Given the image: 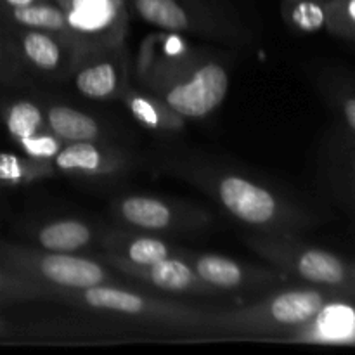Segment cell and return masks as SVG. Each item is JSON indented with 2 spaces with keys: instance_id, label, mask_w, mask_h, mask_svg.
<instances>
[{
  "instance_id": "1",
  "label": "cell",
  "mask_w": 355,
  "mask_h": 355,
  "mask_svg": "<svg viewBox=\"0 0 355 355\" xmlns=\"http://www.w3.org/2000/svg\"><path fill=\"white\" fill-rule=\"evenodd\" d=\"M333 298L321 288L284 290L272 297L234 311H215L208 329L232 335H277L304 329Z\"/></svg>"
},
{
  "instance_id": "2",
  "label": "cell",
  "mask_w": 355,
  "mask_h": 355,
  "mask_svg": "<svg viewBox=\"0 0 355 355\" xmlns=\"http://www.w3.org/2000/svg\"><path fill=\"white\" fill-rule=\"evenodd\" d=\"M62 297L69 302H76L96 311L113 312V314L128 315V318L146 319V321L165 322L172 326H200L208 328L214 311L187 307V305L163 302L159 298L146 297L142 293L123 290V288L99 286L85 288V290H64Z\"/></svg>"
},
{
  "instance_id": "3",
  "label": "cell",
  "mask_w": 355,
  "mask_h": 355,
  "mask_svg": "<svg viewBox=\"0 0 355 355\" xmlns=\"http://www.w3.org/2000/svg\"><path fill=\"white\" fill-rule=\"evenodd\" d=\"M253 248L276 263L281 270L326 290L355 295V267L338 255L321 248L298 245L290 239H260Z\"/></svg>"
},
{
  "instance_id": "4",
  "label": "cell",
  "mask_w": 355,
  "mask_h": 355,
  "mask_svg": "<svg viewBox=\"0 0 355 355\" xmlns=\"http://www.w3.org/2000/svg\"><path fill=\"white\" fill-rule=\"evenodd\" d=\"M214 191L232 217L252 227L288 229L302 225L305 220L297 208L281 201L267 187L236 173L217 177Z\"/></svg>"
},
{
  "instance_id": "5",
  "label": "cell",
  "mask_w": 355,
  "mask_h": 355,
  "mask_svg": "<svg viewBox=\"0 0 355 355\" xmlns=\"http://www.w3.org/2000/svg\"><path fill=\"white\" fill-rule=\"evenodd\" d=\"M165 87H156L159 99L182 118H203L214 113L229 90V75L215 61L168 69Z\"/></svg>"
},
{
  "instance_id": "6",
  "label": "cell",
  "mask_w": 355,
  "mask_h": 355,
  "mask_svg": "<svg viewBox=\"0 0 355 355\" xmlns=\"http://www.w3.org/2000/svg\"><path fill=\"white\" fill-rule=\"evenodd\" d=\"M21 263L31 276L61 290H85L110 279V272L101 263L71 253L47 250L44 253H24Z\"/></svg>"
},
{
  "instance_id": "7",
  "label": "cell",
  "mask_w": 355,
  "mask_h": 355,
  "mask_svg": "<svg viewBox=\"0 0 355 355\" xmlns=\"http://www.w3.org/2000/svg\"><path fill=\"white\" fill-rule=\"evenodd\" d=\"M106 260L123 274L137 277L142 283H148L168 293H214L217 291L194 272L189 262L175 259V257H168L151 266H134L121 260L114 253H110Z\"/></svg>"
},
{
  "instance_id": "8",
  "label": "cell",
  "mask_w": 355,
  "mask_h": 355,
  "mask_svg": "<svg viewBox=\"0 0 355 355\" xmlns=\"http://www.w3.org/2000/svg\"><path fill=\"white\" fill-rule=\"evenodd\" d=\"M66 14L73 33L110 40L125 28L123 0H52Z\"/></svg>"
},
{
  "instance_id": "9",
  "label": "cell",
  "mask_w": 355,
  "mask_h": 355,
  "mask_svg": "<svg viewBox=\"0 0 355 355\" xmlns=\"http://www.w3.org/2000/svg\"><path fill=\"white\" fill-rule=\"evenodd\" d=\"M54 166L69 175H110L121 168V156L97 146L94 141L69 142L54 156Z\"/></svg>"
},
{
  "instance_id": "10",
  "label": "cell",
  "mask_w": 355,
  "mask_h": 355,
  "mask_svg": "<svg viewBox=\"0 0 355 355\" xmlns=\"http://www.w3.org/2000/svg\"><path fill=\"white\" fill-rule=\"evenodd\" d=\"M309 338L322 343L355 342V307L335 298L322 307L314 321L304 328Z\"/></svg>"
},
{
  "instance_id": "11",
  "label": "cell",
  "mask_w": 355,
  "mask_h": 355,
  "mask_svg": "<svg viewBox=\"0 0 355 355\" xmlns=\"http://www.w3.org/2000/svg\"><path fill=\"white\" fill-rule=\"evenodd\" d=\"M118 214L127 224L144 231H163L177 224L175 211L162 200L151 196H128L118 203Z\"/></svg>"
},
{
  "instance_id": "12",
  "label": "cell",
  "mask_w": 355,
  "mask_h": 355,
  "mask_svg": "<svg viewBox=\"0 0 355 355\" xmlns=\"http://www.w3.org/2000/svg\"><path fill=\"white\" fill-rule=\"evenodd\" d=\"M189 263L193 266L194 272L217 291L238 290L250 283L248 269L227 257L205 253L191 260Z\"/></svg>"
},
{
  "instance_id": "13",
  "label": "cell",
  "mask_w": 355,
  "mask_h": 355,
  "mask_svg": "<svg viewBox=\"0 0 355 355\" xmlns=\"http://www.w3.org/2000/svg\"><path fill=\"white\" fill-rule=\"evenodd\" d=\"M45 121L52 134L61 141L82 142L99 139V125L96 118L64 104H55L49 107Z\"/></svg>"
},
{
  "instance_id": "14",
  "label": "cell",
  "mask_w": 355,
  "mask_h": 355,
  "mask_svg": "<svg viewBox=\"0 0 355 355\" xmlns=\"http://www.w3.org/2000/svg\"><path fill=\"white\" fill-rule=\"evenodd\" d=\"M135 12L142 21L159 30L186 31L193 28V17L180 0H132Z\"/></svg>"
},
{
  "instance_id": "15",
  "label": "cell",
  "mask_w": 355,
  "mask_h": 355,
  "mask_svg": "<svg viewBox=\"0 0 355 355\" xmlns=\"http://www.w3.org/2000/svg\"><path fill=\"white\" fill-rule=\"evenodd\" d=\"M38 245L47 252L71 253L89 246L92 241V229L82 220H55L44 225L37 236Z\"/></svg>"
},
{
  "instance_id": "16",
  "label": "cell",
  "mask_w": 355,
  "mask_h": 355,
  "mask_svg": "<svg viewBox=\"0 0 355 355\" xmlns=\"http://www.w3.org/2000/svg\"><path fill=\"white\" fill-rule=\"evenodd\" d=\"M127 106L137 121L151 130L175 132L184 127L180 114L170 110L158 97H148L142 94H130L127 97Z\"/></svg>"
},
{
  "instance_id": "17",
  "label": "cell",
  "mask_w": 355,
  "mask_h": 355,
  "mask_svg": "<svg viewBox=\"0 0 355 355\" xmlns=\"http://www.w3.org/2000/svg\"><path fill=\"white\" fill-rule=\"evenodd\" d=\"M10 17L28 30H40L47 33H73L66 14L59 6L47 0L30 3L16 9H7Z\"/></svg>"
},
{
  "instance_id": "18",
  "label": "cell",
  "mask_w": 355,
  "mask_h": 355,
  "mask_svg": "<svg viewBox=\"0 0 355 355\" xmlns=\"http://www.w3.org/2000/svg\"><path fill=\"white\" fill-rule=\"evenodd\" d=\"M75 87L89 99H107L120 87V71L111 61L94 62L76 73Z\"/></svg>"
},
{
  "instance_id": "19",
  "label": "cell",
  "mask_w": 355,
  "mask_h": 355,
  "mask_svg": "<svg viewBox=\"0 0 355 355\" xmlns=\"http://www.w3.org/2000/svg\"><path fill=\"white\" fill-rule=\"evenodd\" d=\"M288 23L304 33H315L328 26V0H283Z\"/></svg>"
},
{
  "instance_id": "20",
  "label": "cell",
  "mask_w": 355,
  "mask_h": 355,
  "mask_svg": "<svg viewBox=\"0 0 355 355\" xmlns=\"http://www.w3.org/2000/svg\"><path fill=\"white\" fill-rule=\"evenodd\" d=\"M21 47L28 61L33 62L42 71H54L59 68L62 59V51L58 40L40 30H30L21 37Z\"/></svg>"
},
{
  "instance_id": "21",
  "label": "cell",
  "mask_w": 355,
  "mask_h": 355,
  "mask_svg": "<svg viewBox=\"0 0 355 355\" xmlns=\"http://www.w3.org/2000/svg\"><path fill=\"white\" fill-rule=\"evenodd\" d=\"M6 123L9 134L17 141H23V139L40 132L44 116L37 104L30 103V101H19L9 107Z\"/></svg>"
},
{
  "instance_id": "22",
  "label": "cell",
  "mask_w": 355,
  "mask_h": 355,
  "mask_svg": "<svg viewBox=\"0 0 355 355\" xmlns=\"http://www.w3.org/2000/svg\"><path fill=\"white\" fill-rule=\"evenodd\" d=\"M121 260L134 266H151V263L159 262L170 257V246L165 241L149 236H141L125 243V252L114 253Z\"/></svg>"
},
{
  "instance_id": "23",
  "label": "cell",
  "mask_w": 355,
  "mask_h": 355,
  "mask_svg": "<svg viewBox=\"0 0 355 355\" xmlns=\"http://www.w3.org/2000/svg\"><path fill=\"white\" fill-rule=\"evenodd\" d=\"M51 172V162H40L33 158L30 162H23L14 155H0V180L3 182H26L37 177L49 175Z\"/></svg>"
},
{
  "instance_id": "24",
  "label": "cell",
  "mask_w": 355,
  "mask_h": 355,
  "mask_svg": "<svg viewBox=\"0 0 355 355\" xmlns=\"http://www.w3.org/2000/svg\"><path fill=\"white\" fill-rule=\"evenodd\" d=\"M326 28L338 37L355 38V0H328Z\"/></svg>"
},
{
  "instance_id": "25",
  "label": "cell",
  "mask_w": 355,
  "mask_h": 355,
  "mask_svg": "<svg viewBox=\"0 0 355 355\" xmlns=\"http://www.w3.org/2000/svg\"><path fill=\"white\" fill-rule=\"evenodd\" d=\"M26 155L33 159L40 162H52L58 151L61 149V139L55 137L54 134H35L31 137L19 141Z\"/></svg>"
},
{
  "instance_id": "26",
  "label": "cell",
  "mask_w": 355,
  "mask_h": 355,
  "mask_svg": "<svg viewBox=\"0 0 355 355\" xmlns=\"http://www.w3.org/2000/svg\"><path fill=\"white\" fill-rule=\"evenodd\" d=\"M338 110L347 128L355 137V90H349L338 96Z\"/></svg>"
},
{
  "instance_id": "27",
  "label": "cell",
  "mask_w": 355,
  "mask_h": 355,
  "mask_svg": "<svg viewBox=\"0 0 355 355\" xmlns=\"http://www.w3.org/2000/svg\"><path fill=\"white\" fill-rule=\"evenodd\" d=\"M35 2H40V0H0L6 9H16V7H24V6H30V3Z\"/></svg>"
},
{
  "instance_id": "28",
  "label": "cell",
  "mask_w": 355,
  "mask_h": 355,
  "mask_svg": "<svg viewBox=\"0 0 355 355\" xmlns=\"http://www.w3.org/2000/svg\"><path fill=\"white\" fill-rule=\"evenodd\" d=\"M350 177H352V182H354V186H355V149H354V153H352V156H350Z\"/></svg>"
},
{
  "instance_id": "29",
  "label": "cell",
  "mask_w": 355,
  "mask_h": 355,
  "mask_svg": "<svg viewBox=\"0 0 355 355\" xmlns=\"http://www.w3.org/2000/svg\"><path fill=\"white\" fill-rule=\"evenodd\" d=\"M0 286H2V274H0Z\"/></svg>"
},
{
  "instance_id": "30",
  "label": "cell",
  "mask_w": 355,
  "mask_h": 355,
  "mask_svg": "<svg viewBox=\"0 0 355 355\" xmlns=\"http://www.w3.org/2000/svg\"><path fill=\"white\" fill-rule=\"evenodd\" d=\"M354 267H355V263H354Z\"/></svg>"
}]
</instances>
